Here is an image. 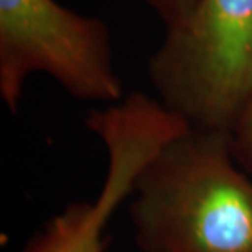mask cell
I'll return each mask as SVG.
<instances>
[{
  "label": "cell",
  "instance_id": "obj_2",
  "mask_svg": "<svg viewBox=\"0 0 252 252\" xmlns=\"http://www.w3.org/2000/svg\"><path fill=\"white\" fill-rule=\"evenodd\" d=\"M148 75L190 128L231 133L252 94V0H198L165 28Z\"/></svg>",
  "mask_w": 252,
  "mask_h": 252
},
{
  "label": "cell",
  "instance_id": "obj_1",
  "mask_svg": "<svg viewBox=\"0 0 252 252\" xmlns=\"http://www.w3.org/2000/svg\"><path fill=\"white\" fill-rule=\"evenodd\" d=\"M129 218L141 252H252V175L231 133L170 139L136 179Z\"/></svg>",
  "mask_w": 252,
  "mask_h": 252
},
{
  "label": "cell",
  "instance_id": "obj_3",
  "mask_svg": "<svg viewBox=\"0 0 252 252\" xmlns=\"http://www.w3.org/2000/svg\"><path fill=\"white\" fill-rule=\"evenodd\" d=\"M32 74L49 75L79 100L117 103L125 97L102 18L56 0H0V98L12 113Z\"/></svg>",
  "mask_w": 252,
  "mask_h": 252
},
{
  "label": "cell",
  "instance_id": "obj_5",
  "mask_svg": "<svg viewBox=\"0 0 252 252\" xmlns=\"http://www.w3.org/2000/svg\"><path fill=\"white\" fill-rule=\"evenodd\" d=\"M231 146L238 164L252 175V94L231 129Z\"/></svg>",
  "mask_w": 252,
  "mask_h": 252
},
{
  "label": "cell",
  "instance_id": "obj_4",
  "mask_svg": "<svg viewBox=\"0 0 252 252\" xmlns=\"http://www.w3.org/2000/svg\"><path fill=\"white\" fill-rule=\"evenodd\" d=\"M85 126L107 151V175L92 201H74L44 224L23 252H103V231L118 206L129 198L146 164L190 126L158 98L133 92L103 110H94Z\"/></svg>",
  "mask_w": 252,
  "mask_h": 252
},
{
  "label": "cell",
  "instance_id": "obj_6",
  "mask_svg": "<svg viewBox=\"0 0 252 252\" xmlns=\"http://www.w3.org/2000/svg\"><path fill=\"white\" fill-rule=\"evenodd\" d=\"M143 2L158 15L165 28H170L187 18L198 0H143Z\"/></svg>",
  "mask_w": 252,
  "mask_h": 252
}]
</instances>
